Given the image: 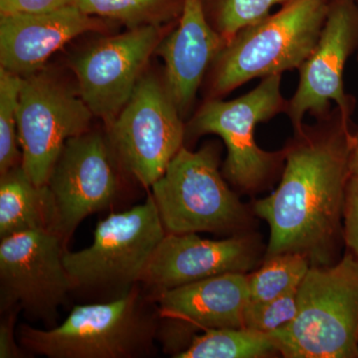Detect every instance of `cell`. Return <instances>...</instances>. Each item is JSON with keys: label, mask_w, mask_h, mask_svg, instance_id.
<instances>
[{"label": "cell", "mask_w": 358, "mask_h": 358, "mask_svg": "<svg viewBox=\"0 0 358 358\" xmlns=\"http://www.w3.org/2000/svg\"><path fill=\"white\" fill-rule=\"evenodd\" d=\"M18 310H20L18 308L6 310L9 313L0 324V357L1 358L22 357L23 352H21L20 346L14 338L13 326Z\"/></svg>", "instance_id": "27"}, {"label": "cell", "mask_w": 358, "mask_h": 358, "mask_svg": "<svg viewBox=\"0 0 358 358\" xmlns=\"http://www.w3.org/2000/svg\"><path fill=\"white\" fill-rule=\"evenodd\" d=\"M256 259V248L249 237L209 240L196 233H166L141 282L157 293L227 273L248 272Z\"/></svg>", "instance_id": "14"}, {"label": "cell", "mask_w": 358, "mask_h": 358, "mask_svg": "<svg viewBox=\"0 0 358 358\" xmlns=\"http://www.w3.org/2000/svg\"><path fill=\"white\" fill-rule=\"evenodd\" d=\"M357 1L358 2V0H357Z\"/></svg>", "instance_id": "30"}, {"label": "cell", "mask_w": 358, "mask_h": 358, "mask_svg": "<svg viewBox=\"0 0 358 358\" xmlns=\"http://www.w3.org/2000/svg\"><path fill=\"white\" fill-rule=\"evenodd\" d=\"M287 358L358 357V259L310 266L293 322L270 334Z\"/></svg>", "instance_id": "3"}, {"label": "cell", "mask_w": 358, "mask_h": 358, "mask_svg": "<svg viewBox=\"0 0 358 358\" xmlns=\"http://www.w3.org/2000/svg\"><path fill=\"white\" fill-rule=\"evenodd\" d=\"M166 235L152 196L129 210L112 213L96 224L93 243L65 250L63 262L75 289L117 291L119 296L141 282Z\"/></svg>", "instance_id": "6"}, {"label": "cell", "mask_w": 358, "mask_h": 358, "mask_svg": "<svg viewBox=\"0 0 358 358\" xmlns=\"http://www.w3.org/2000/svg\"><path fill=\"white\" fill-rule=\"evenodd\" d=\"M46 185L53 202V231L66 243L85 218L114 201L119 189L105 138L87 131L69 138Z\"/></svg>", "instance_id": "12"}, {"label": "cell", "mask_w": 358, "mask_h": 358, "mask_svg": "<svg viewBox=\"0 0 358 358\" xmlns=\"http://www.w3.org/2000/svg\"><path fill=\"white\" fill-rule=\"evenodd\" d=\"M282 75L263 78L261 83L235 100L209 99L193 117L192 134H214L227 148L223 173L233 185L258 189L285 162V150L266 152L255 141L256 126L286 113L288 100L281 92Z\"/></svg>", "instance_id": "7"}, {"label": "cell", "mask_w": 358, "mask_h": 358, "mask_svg": "<svg viewBox=\"0 0 358 358\" xmlns=\"http://www.w3.org/2000/svg\"><path fill=\"white\" fill-rule=\"evenodd\" d=\"M109 27L103 18L71 6L44 13H15L0 17V63L21 77L38 72L52 54L86 32Z\"/></svg>", "instance_id": "15"}, {"label": "cell", "mask_w": 358, "mask_h": 358, "mask_svg": "<svg viewBox=\"0 0 358 358\" xmlns=\"http://www.w3.org/2000/svg\"><path fill=\"white\" fill-rule=\"evenodd\" d=\"M350 171L352 176H358V126L353 131L352 155H350Z\"/></svg>", "instance_id": "28"}, {"label": "cell", "mask_w": 358, "mask_h": 358, "mask_svg": "<svg viewBox=\"0 0 358 358\" xmlns=\"http://www.w3.org/2000/svg\"><path fill=\"white\" fill-rule=\"evenodd\" d=\"M358 51V2L331 0L319 41L299 68L300 78L294 96L288 100V115L294 131L303 126L308 114L319 120L331 110V103L352 117L357 100L346 93L343 73L346 63Z\"/></svg>", "instance_id": "11"}, {"label": "cell", "mask_w": 358, "mask_h": 358, "mask_svg": "<svg viewBox=\"0 0 358 358\" xmlns=\"http://www.w3.org/2000/svg\"><path fill=\"white\" fill-rule=\"evenodd\" d=\"M180 117L166 84L145 75L110 122V145L143 187H152L183 147L185 129Z\"/></svg>", "instance_id": "8"}, {"label": "cell", "mask_w": 358, "mask_h": 358, "mask_svg": "<svg viewBox=\"0 0 358 358\" xmlns=\"http://www.w3.org/2000/svg\"><path fill=\"white\" fill-rule=\"evenodd\" d=\"M23 77L0 67V171L20 166L17 110Z\"/></svg>", "instance_id": "22"}, {"label": "cell", "mask_w": 358, "mask_h": 358, "mask_svg": "<svg viewBox=\"0 0 358 358\" xmlns=\"http://www.w3.org/2000/svg\"><path fill=\"white\" fill-rule=\"evenodd\" d=\"M298 313V291L282 294L273 300L249 301L243 313V327L272 334L293 322Z\"/></svg>", "instance_id": "24"}, {"label": "cell", "mask_w": 358, "mask_h": 358, "mask_svg": "<svg viewBox=\"0 0 358 358\" xmlns=\"http://www.w3.org/2000/svg\"><path fill=\"white\" fill-rule=\"evenodd\" d=\"M227 42L207 17L204 0H185L178 27L157 50L166 64V84L181 115L192 108L205 73Z\"/></svg>", "instance_id": "16"}, {"label": "cell", "mask_w": 358, "mask_h": 358, "mask_svg": "<svg viewBox=\"0 0 358 358\" xmlns=\"http://www.w3.org/2000/svg\"><path fill=\"white\" fill-rule=\"evenodd\" d=\"M71 6H76V0H0V16L50 13Z\"/></svg>", "instance_id": "26"}, {"label": "cell", "mask_w": 358, "mask_h": 358, "mask_svg": "<svg viewBox=\"0 0 358 358\" xmlns=\"http://www.w3.org/2000/svg\"><path fill=\"white\" fill-rule=\"evenodd\" d=\"M310 268V261L301 254L268 257L262 267L249 275L250 301L273 300L298 291Z\"/></svg>", "instance_id": "21"}, {"label": "cell", "mask_w": 358, "mask_h": 358, "mask_svg": "<svg viewBox=\"0 0 358 358\" xmlns=\"http://www.w3.org/2000/svg\"><path fill=\"white\" fill-rule=\"evenodd\" d=\"M331 2L294 0L240 30L212 63L210 99L250 80L299 69L319 41Z\"/></svg>", "instance_id": "2"}, {"label": "cell", "mask_w": 358, "mask_h": 358, "mask_svg": "<svg viewBox=\"0 0 358 358\" xmlns=\"http://www.w3.org/2000/svg\"><path fill=\"white\" fill-rule=\"evenodd\" d=\"M357 62H358V51H357Z\"/></svg>", "instance_id": "29"}, {"label": "cell", "mask_w": 358, "mask_h": 358, "mask_svg": "<svg viewBox=\"0 0 358 358\" xmlns=\"http://www.w3.org/2000/svg\"><path fill=\"white\" fill-rule=\"evenodd\" d=\"M294 0H204L205 13L216 31L229 42L240 30L258 22L275 6Z\"/></svg>", "instance_id": "23"}, {"label": "cell", "mask_w": 358, "mask_h": 358, "mask_svg": "<svg viewBox=\"0 0 358 358\" xmlns=\"http://www.w3.org/2000/svg\"><path fill=\"white\" fill-rule=\"evenodd\" d=\"M278 352L270 334L245 327L209 329L194 336L185 350L174 353L176 358H260Z\"/></svg>", "instance_id": "19"}, {"label": "cell", "mask_w": 358, "mask_h": 358, "mask_svg": "<svg viewBox=\"0 0 358 358\" xmlns=\"http://www.w3.org/2000/svg\"><path fill=\"white\" fill-rule=\"evenodd\" d=\"M285 150L281 182L256 202L270 226L268 257L301 254L310 266L334 264L343 239L346 189L352 178V117L334 106L312 126L294 131Z\"/></svg>", "instance_id": "1"}, {"label": "cell", "mask_w": 358, "mask_h": 358, "mask_svg": "<svg viewBox=\"0 0 358 358\" xmlns=\"http://www.w3.org/2000/svg\"><path fill=\"white\" fill-rule=\"evenodd\" d=\"M160 37V25L138 26L100 40L75 59L79 95L94 115L110 124L120 114Z\"/></svg>", "instance_id": "13"}, {"label": "cell", "mask_w": 358, "mask_h": 358, "mask_svg": "<svg viewBox=\"0 0 358 358\" xmlns=\"http://www.w3.org/2000/svg\"><path fill=\"white\" fill-rule=\"evenodd\" d=\"M217 150L182 147L152 185L166 233L232 232L242 228L247 211L219 171Z\"/></svg>", "instance_id": "5"}, {"label": "cell", "mask_w": 358, "mask_h": 358, "mask_svg": "<svg viewBox=\"0 0 358 358\" xmlns=\"http://www.w3.org/2000/svg\"><path fill=\"white\" fill-rule=\"evenodd\" d=\"M185 0H76L83 13L120 21L131 28L180 17Z\"/></svg>", "instance_id": "20"}, {"label": "cell", "mask_w": 358, "mask_h": 358, "mask_svg": "<svg viewBox=\"0 0 358 358\" xmlns=\"http://www.w3.org/2000/svg\"><path fill=\"white\" fill-rule=\"evenodd\" d=\"M157 315L200 331L243 327L250 301L249 275L245 273L207 278L154 293Z\"/></svg>", "instance_id": "17"}, {"label": "cell", "mask_w": 358, "mask_h": 358, "mask_svg": "<svg viewBox=\"0 0 358 358\" xmlns=\"http://www.w3.org/2000/svg\"><path fill=\"white\" fill-rule=\"evenodd\" d=\"M93 113L81 96L51 74L23 77L17 110L21 166L35 185H46L66 141L86 133Z\"/></svg>", "instance_id": "9"}, {"label": "cell", "mask_w": 358, "mask_h": 358, "mask_svg": "<svg viewBox=\"0 0 358 358\" xmlns=\"http://www.w3.org/2000/svg\"><path fill=\"white\" fill-rule=\"evenodd\" d=\"M148 310L140 289L106 303L76 306L50 329L23 324L21 346L49 358H134L154 350L159 315Z\"/></svg>", "instance_id": "4"}, {"label": "cell", "mask_w": 358, "mask_h": 358, "mask_svg": "<svg viewBox=\"0 0 358 358\" xmlns=\"http://www.w3.org/2000/svg\"><path fill=\"white\" fill-rule=\"evenodd\" d=\"M343 240L350 253L358 259V176H352L346 189Z\"/></svg>", "instance_id": "25"}, {"label": "cell", "mask_w": 358, "mask_h": 358, "mask_svg": "<svg viewBox=\"0 0 358 358\" xmlns=\"http://www.w3.org/2000/svg\"><path fill=\"white\" fill-rule=\"evenodd\" d=\"M64 241L42 228L16 233L0 242L1 310H24L53 322L58 308L74 289L66 270Z\"/></svg>", "instance_id": "10"}, {"label": "cell", "mask_w": 358, "mask_h": 358, "mask_svg": "<svg viewBox=\"0 0 358 358\" xmlns=\"http://www.w3.org/2000/svg\"><path fill=\"white\" fill-rule=\"evenodd\" d=\"M53 202L48 186L35 185L22 166L1 174L0 238L25 231L53 230Z\"/></svg>", "instance_id": "18"}]
</instances>
